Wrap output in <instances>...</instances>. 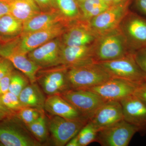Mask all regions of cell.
<instances>
[{
  "instance_id": "6da1fadb",
  "label": "cell",
  "mask_w": 146,
  "mask_h": 146,
  "mask_svg": "<svg viewBox=\"0 0 146 146\" xmlns=\"http://www.w3.org/2000/svg\"><path fill=\"white\" fill-rule=\"evenodd\" d=\"M93 46L94 63L110 61L133 53L119 27L98 37Z\"/></svg>"
},
{
  "instance_id": "7a4b0ae2",
  "label": "cell",
  "mask_w": 146,
  "mask_h": 146,
  "mask_svg": "<svg viewBox=\"0 0 146 146\" xmlns=\"http://www.w3.org/2000/svg\"><path fill=\"white\" fill-rule=\"evenodd\" d=\"M67 76L70 88L74 90L90 89L112 78L102 66L94 62L68 68Z\"/></svg>"
},
{
  "instance_id": "3957f363",
  "label": "cell",
  "mask_w": 146,
  "mask_h": 146,
  "mask_svg": "<svg viewBox=\"0 0 146 146\" xmlns=\"http://www.w3.org/2000/svg\"><path fill=\"white\" fill-rule=\"evenodd\" d=\"M41 145L16 115L0 121V145L39 146Z\"/></svg>"
},
{
  "instance_id": "277c9868",
  "label": "cell",
  "mask_w": 146,
  "mask_h": 146,
  "mask_svg": "<svg viewBox=\"0 0 146 146\" xmlns=\"http://www.w3.org/2000/svg\"><path fill=\"white\" fill-rule=\"evenodd\" d=\"M19 39L20 36L9 41L0 42V57L9 60L15 68L27 77L31 83L36 82L37 74L42 68L22 51Z\"/></svg>"
},
{
  "instance_id": "5b68a950",
  "label": "cell",
  "mask_w": 146,
  "mask_h": 146,
  "mask_svg": "<svg viewBox=\"0 0 146 146\" xmlns=\"http://www.w3.org/2000/svg\"><path fill=\"white\" fill-rule=\"evenodd\" d=\"M133 53L116 60L96 63L112 77L122 79L138 85L146 80V74L136 63Z\"/></svg>"
},
{
  "instance_id": "8992f818",
  "label": "cell",
  "mask_w": 146,
  "mask_h": 146,
  "mask_svg": "<svg viewBox=\"0 0 146 146\" xmlns=\"http://www.w3.org/2000/svg\"><path fill=\"white\" fill-rule=\"evenodd\" d=\"M131 1L110 6L103 12L89 21V27L98 36L119 27L120 24L130 11Z\"/></svg>"
},
{
  "instance_id": "52a82bcc",
  "label": "cell",
  "mask_w": 146,
  "mask_h": 146,
  "mask_svg": "<svg viewBox=\"0 0 146 146\" xmlns=\"http://www.w3.org/2000/svg\"><path fill=\"white\" fill-rule=\"evenodd\" d=\"M119 28L124 35L131 51L146 48V20L129 11L122 21Z\"/></svg>"
},
{
  "instance_id": "ba28073f",
  "label": "cell",
  "mask_w": 146,
  "mask_h": 146,
  "mask_svg": "<svg viewBox=\"0 0 146 146\" xmlns=\"http://www.w3.org/2000/svg\"><path fill=\"white\" fill-rule=\"evenodd\" d=\"M86 120H72L52 115L47 121L48 131L54 145L65 146L88 123Z\"/></svg>"
},
{
  "instance_id": "9c48e42d",
  "label": "cell",
  "mask_w": 146,
  "mask_h": 146,
  "mask_svg": "<svg viewBox=\"0 0 146 146\" xmlns=\"http://www.w3.org/2000/svg\"><path fill=\"white\" fill-rule=\"evenodd\" d=\"M138 131V128L123 119L98 131L96 142L102 146H127Z\"/></svg>"
},
{
  "instance_id": "30bf717a",
  "label": "cell",
  "mask_w": 146,
  "mask_h": 146,
  "mask_svg": "<svg viewBox=\"0 0 146 146\" xmlns=\"http://www.w3.org/2000/svg\"><path fill=\"white\" fill-rule=\"evenodd\" d=\"M60 95L89 121L98 109L106 102L98 94L88 90L70 89Z\"/></svg>"
},
{
  "instance_id": "8fae6325",
  "label": "cell",
  "mask_w": 146,
  "mask_h": 146,
  "mask_svg": "<svg viewBox=\"0 0 146 146\" xmlns=\"http://www.w3.org/2000/svg\"><path fill=\"white\" fill-rule=\"evenodd\" d=\"M138 85L122 79L113 78L98 86L86 90L96 93L106 101H120L134 94Z\"/></svg>"
},
{
  "instance_id": "7c38bea8",
  "label": "cell",
  "mask_w": 146,
  "mask_h": 146,
  "mask_svg": "<svg viewBox=\"0 0 146 146\" xmlns=\"http://www.w3.org/2000/svg\"><path fill=\"white\" fill-rule=\"evenodd\" d=\"M68 27L65 24L59 23L47 28L21 34L19 40L21 50L27 54L49 41L60 37Z\"/></svg>"
},
{
  "instance_id": "4fadbf2b",
  "label": "cell",
  "mask_w": 146,
  "mask_h": 146,
  "mask_svg": "<svg viewBox=\"0 0 146 146\" xmlns=\"http://www.w3.org/2000/svg\"><path fill=\"white\" fill-rule=\"evenodd\" d=\"M68 69L65 66L59 65L52 70L39 71L40 75L36 76V81L44 93L48 96L60 95L70 89L67 78Z\"/></svg>"
},
{
  "instance_id": "5bb4252c",
  "label": "cell",
  "mask_w": 146,
  "mask_h": 146,
  "mask_svg": "<svg viewBox=\"0 0 146 146\" xmlns=\"http://www.w3.org/2000/svg\"><path fill=\"white\" fill-rule=\"evenodd\" d=\"M98 37L89 27V22L82 19L69 25L60 38L63 46H74L92 44Z\"/></svg>"
},
{
  "instance_id": "9a60e30c",
  "label": "cell",
  "mask_w": 146,
  "mask_h": 146,
  "mask_svg": "<svg viewBox=\"0 0 146 146\" xmlns=\"http://www.w3.org/2000/svg\"><path fill=\"white\" fill-rule=\"evenodd\" d=\"M61 46L60 36L30 52L28 56L42 69L57 67L60 65Z\"/></svg>"
},
{
  "instance_id": "2e32d148",
  "label": "cell",
  "mask_w": 146,
  "mask_h": 146,
  "mask_svg": "<svg viewBox=\"0 0 146 146\" xmlns=\"http://www.w3.org/2000/svg\"><path fill=\"white\" fill-rule=\"evenodd\" d=\"M123 119L122 107L120 102L108 101L102 105L89 121L98 131Z\"/></svg>"
},
{
  "instance_id": "e0dca14e",
  "label": "cell",
  "mask_w": 146,
  "mask_h": 146,
  "mask_svg": "<svg viewBox=\"0 0 146 146\" xmlns=\"http://www.w3.org/2000/svg\"><path fill=\"white\" fill-rule=\"evenodd\" d=\"M120 102L122 107L124 120L141 131H146V104L134 94Z\"/></svg>"
},
{
  "instance_id": "ac0fdd59",
  "label": "cell",
  "mask_w": 146,
  "mask_h": 146,
  "mask_svg": "<svg viewBox=\"0 0 146 146\" xmlns=\"http://www.w3.org/2000/svg\"><path fill=\"white\" fill-rule=\"evenodd\" d=\"M93 44L87 46H61L60 65L69 68L93 63Z\"/></svg>"
},
{
  "instance_id": "d6986e66",
  "label": "cell",
  "mask_w": 146,
  "mask_h": 146,
  "mask_svg": "<svg viewBox=\"0 0 146 146\" xmlns=\"http://www.w3.org/2000/svg\"><path fill=\"white\" fill-rule=\"evenodd\" d=\"M44 109L52 115L72 120H86L80 112L60 95L48 96Z\"/></svg>"
},
{
  "instance_id": "ffe728a7",
  "label": "cell",
  "mask_w": 146,
  "mask_h": 146,
  "mask_svg": "<svg viewBox=\"0 0 146 146\" xmlns=\"http://www.w3.org/2000/svg\"><path fill=\"white\" fill-rule=\"evenodd\" d=\"M59 23L69 25L64 21L58 9L41 11L39 14L24 23L22 34L47 28Z\"/></svg>"
},
{
  "instance_id": "44dd1931",
  "label": "cell",
  "mask_w": 146,
  "mask_h": 146,
  "mask_svg": "<svg viewBox=\"0 0 146 146\" xmlns=\"http://www.w3.org/2000/svg\"><path fill=\"white\" fill-rule=\"evenodd\" d=\"M41 11L34 0H10V14L23 23Z\"/></svg>"
},
{
  "instance_id": "7402d4cb",
  "label": "cell",
  "mask_w": 146,
  "mask_h": 146,
  "mask_svg": "<svg viewBox=\"0 0 146 146\" xmlns=\"http://www.w3.org/2000/svg\"><path fill=\"white\" fill-rule=\"evenodd\" d=\"M44 91L36 82L30 83L22 91L19 98L23 107L44 109L46 98Z\"/></svg>"
},
{
  "instance_id": "603a6c76",
  "label": "cell",
  "mask_w": 146,
  "mask_h": 146,
  "mask_svg": "<svg viewBox=\"0 0 146 146\" xmlns=\"http://www.w3.org/2000/svg\"><path fill=\"white\" fill-rule=\"evenodd\" d=\"M23 23L10 13L0 17V42L9 41L21 36Z\"/></svg>"
},
{
  "instance_id": "cb8c5ba5",
  "label": "cell",
  "mask_w": 146,
  "mask_h": 146,
  "mask_svg": "<svg viewBox=\"0 0 146 146\" xmlns=\"http://www.w3.org/2000/svg\"><path fill=\"white\" fill-rule=\"evenodd\" d=\"M56 7L68 24L82 19L81 11L76 0H55Z\"/></svg>"
},
{
  "instance_id": "d4e9b609",
  "label": "cell",
  "mask_w": 146,
  "mask_h": 146,
  "mask_svg": "<svg viewBox=\"0 0 146 146\" xmlns=\"http://www.w3.org/2000/svg\"><path fill=\"white\" fill-rule=\"evenodd\" d=\"M78 3L82 20L87 22L100 15L111 6L104 0H84Z\"/></svg>"
},
{
  "instance_id": "484cf974",
  "label": "cell",
  "mask_w": 146,
  "mask_h": 146,
  "mask_svg": "<svg viewBox=\"0 0 146 146\" xmlns=\"http://www.w3.org/2000/svg\"><path fill=\"white\" fill-rule=\"evenodd\" d=\"M26 126L32 135L40 143H44L48 139V129L44 112L35 121Z\"/></svg>"
},
{
  "instance_id": "4316f807",
  "label": "cell",
  "mask_w": 146,
  "mask_h": 146,
  "mask_svg": "<svg viewBox=\"0 0 146 146\" xmlns=\"http://www.w3.org/2000/svg\"><path fill=\"white\" fill-rule=\"evenodd\" d=\"M30 83L25 75L13 71L11 76L9 91L19 97L22 91Z\"/></svg>"
},
{
  "instance_id": "83f0119b",
  "label": "cell",
  "mask_w": 146,
  "mask_h": 146,
  "mask_svg": "<svg viewBox=\"0 0 146 146\" xmlns=\"http://www.w3.org/2000/svg\"><path fill=\"white\" fill-rule=\"evenodd\" d=\"M98 130L89 121L78 134L80 146H86L96 142Z\"/></svg>"
},
{
  "instance_id": "f1b7e54d",
  "label": "cell",
  "mask_w": 146,
  "mask_h": 146,
  "mask_svg": "<svg viewBox=\"0 0 146 146\" xmlns=\"http://www.w3.org/2000/svg\"><path fill=\"white\" fill-rule=\"evenodd\" d=\"M44 112V110L25 107L23 108L15 115L27 126L38 119Z\"/></svg>"
},
{
  "instance_id": "f546056e",
  "label": "cell",
  "mask_w": 146,
  "mask_h": 146,
  "mask_svg": "<svg viewBox=\"0 0 146 146\" xmlns=\"http://www.w3.org/2000/svg\"><path fill=\"white\" fill-rule=\"evenodd\" d=\"M0 97L5 106L15 115L23 108L19 97L9 91Z\"/></svg>"
},
{
  "instance_id": "4dcf8cb0",
  "label": "cell",
  "mask_w": 146,
  "mask_h": 146,
  "mask_svg": "<svg viewBox=\"0 0 146 146\" xmlns=\"http://www.w3.org/2000/svg\"><path fill=\"white\" fill-rule=\"evenodd\" d=\"M134 59L139 68L146 74V50L144 49L136 51L133 53Z\"/></svg>"
},
{
  "instance_id": "1f68e13d",
  "label": "cell",
  "mask_w": 146,
  "mask_h": 146,
  "mask_svg": "<svg viewBox=\"0 0 146 146\" xmlns=\"http://www.w3.org/2000/svg\"><path fill=\"white\" fill-rule=\"evenodd\" d=\"M13 64L9 60L2 58L0 59V80L13 71Z\"/></svg>"
},
{
  "instance_id": "d6a6232c",
  "label": "cell",
  "mask_w": 146,
  "mask_h": 146,
  "mask_svg": "<svg viewBox=\"0 0 146 146\" xmlns=\"http://www.w3.org/2000/svg\"><path fill=\"white\" fill-rule=\"evenodd\" d=\"M42 11L57 9L55 0H34Z\"/></svg>"
},
{
  "instance_id": "836d02e7",
  "label": "cell",
  "mask_w": 146,
  "mask_h": 146,
  "mask_svg": "<svg viewBox=\"0 0 146 146\" xmlns=\"http://www.w3.org/2000/svg\"><path fill=\"white\" fill-rule=\"evenodd\" d=\"M13 71L0 80V96L9 91L11 79Z\"/></svg>"
},
{
  "instance_id": "e575fe53",
  "label": "cell",
  "mask_w": 146,
  "mask_h": 146,
  "mask_svg": "<svg viewBox=\"0 0 146 146\" xmlns=\"http://www.w3.org/2000/svg\"><path fill=\"white\" fill-rule=\"evenodd\" d=\"M133 94L146 104V80L138 84Z\"/></svg>"
},
{
  "instance_id": "d590c367",
  "label": "cell",
  "mask_w": 146,
  "mask_h": 146,
  "mask_svg": "<svg viewBox=\"0 0 146 146\" xmlns=\"http://www.w3.org/2000/svg\"><path fill=\"white\" fill-rule=\"evenodd\" d=\"M10 13V0H0V17Z\"/></svg>"
},
{
  "instance_id": "8d00e7d4",
  "label": "cell",
  "mask_w": 146,
  "mask_h": 146,
  "mask_svg": "<svg viewBox=\"0 0 146 146\" xmlns=\"http://www.w3.org/2000/svg\"><path fill=\"white\" fill-rule=\"evenodd\" d=\"M136 3L138 9L146 15V0H136Z\"/></svg>"
},
{
  "instance_id": "74e56055",
  "label": "cell",
  "mask_w": 146,
  "mask_h": 146,
  "mask_svg": "<svg viewBox=\"0 0 146 146\" xmlns=\"http://www.w3.org/2000/svg\"><path fill=\"white\" fill-rule=\"evenodd\" d=\"M0 110L7 114L9 117H11V116H13V115H15L13 112H11L10 110L7 109L5 106L4 105L3 103L1 100V97H0Z\"/></svg>"
},
{
  "instance_id": "f35d334b",
  "label": "cell",
  "mask_w": 146,
  "mask_h": 146,
  "mask_svg": "<svg viewBox=\"0 0 146 146\" xmlns=\"http://www.w3.org/2000/svg\"><path fill=\"white\" fill-rule=\"evenodd\" d=\"M66 146H80L79 143L78 137V134L72 138L71 140L68 142V143L66 144Z\"/></svg>"
},
{
  "instance_id": "ab89813d",
  "label": "cell",
  "mask_w": 146,
  "mask_h": 146,
  "mask_svg": "<svg viewBox=\"0 0 146 146\" xmlns=\"http://www.w3.org/2000/svg\"><path fill=\"white\" fill-rule=\"evenodd\" d=\"M106 2L108 3L110 5H114L119 3L127 1H132V0H104Z\"/></svg>"
},
{
  "instance_id": "60d3db41",
  "label": "cell",
  "mask_w": 146,
  "mask_h": 146,
  "mask_svg": "<svg viewBox=\"0 0 146 146\" xmlns=\"http://www.w3.org/2000/svg\"><path fill=\"white\" fill-rule=\"evenodd\" d=\"M9 117H9V115L6 114L5 112L0 110V121H2V120L5 119H6Z\"/></svg>"
},
{
  "instance_id": "b9f144b4",
  "label": "cell",
  "mask_w": 146,
  "mask_h": 146,
  "mask_svg": "<svg viewBox=\"0 0 146 146\" xmlns=\"http://www.w3.org/2000/svg\"><path fill=\"white\" fill-rule=\"evenodd\" d=\"M76 1H77V2H79L82 1H84V0H76Z\"/></svg>"
},
{
  "instance_id": "7bdbcfd3",
  "label": "cell",
  "mask_w": 146,
  "mask_h": 146,
  "mask_svg": "<svg viewBox=\"0 0 146 146\" xmlns=\"http://www.w3.org/2000/svg\"><path fill=\"white\" fill-rule=\"evenodd\" d=\"M1 58H2V57H0V59H1Z\"/></svg>"
},
{
  "instance_id": "ee69618b",
  "label": "cell",
  "mask_w": 146,
  "mask_h": 146,
  "mask_svg": "<svg viewBox=\"0 0 146 146\" xmlns=\"http://www.w3.org/2000/svg\"><path fill=\"white\" fill-rule=\"evenodd\" d=\"M144 49L145 50H146V48H145V49Z\"/></svg>"
}]
</instances>
